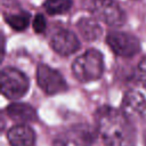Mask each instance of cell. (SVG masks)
<instances>
[{
    "instance_id": "5bb4252c",
    "label": "cell",
    "mask_w": 146,
    "mask_h": 146,
    "mask_svg": "<svg viewBox=\"0 0 146 146\" xmlns=\"http://www.w3.org/2000/svg\"><path fill=\"white\" fill-rule=\"evenodd\" d=\"M43 7L49 15H60L71 9L72 0H46Z\"/></svg>"
},
{
    "instance_id": "6da1fadb",
    "label": "cell",
    "mask_w": 146,
    "mask_h": 146,
    "mask_svg": "<svg viewBox=\"0 0 146 146\" xmlns=\"http://www.w3.org/2000/svg\"><path fill=\"white\" fill-rule=\"evenodd\" d=\"M96 130L104 146H135L136 130L122 111L104 105L95 113Z\"/></svg>"
},
{
    "instance_id": "7a4b0ae2",
    "label": "cell",
    "mask_w": 146,
    "mask_h": 146,
    "mask_svg": "<svg viewBox=\"0 0 146 146\" xmlns=\"http://www.w3.org/2000/svg\"><path fill=\"white\" fill-rule=\"evenodd\" d=\"M72 72L76 80L83 83L98 80L104 72V59L102 52L96 49L86 50L72 63Z\"/></svg>"
},
{
    "instance_id": "3957f363",
    "label": "cell",
    "mask_w": 146,
    "mask_h": 146,
    "mask_svg": "<svg viewBox=\"0 0 146 146\" xmlns=\"http://www.w3.org/2000/svg\"><path fill=\"white\" fill-rule=\"evenodd\" d=\"M97 135L90 125L78 123L60 131L54 138V146H92Z\"/></svg>"
},
{
    "instance_id": "4fadbf2b",
    "label": "cell",
    "mask_w": 146,
    "mask_h": 146,
    "mask_svg": "<svg viewBox=\"0 0 146 146\" xmlns=\"http://www.w3.org/2000/svg\"><path fill=\"white\" fill-rule=\"evenodd\" d=\"M6 22L10 25V27L15 31H24L30 23V14L26 11H19L16 14L5 15Z\"/></svg>"
},
{
    "instance_id": "5b68a950",
    "label": "cell",
    "mask_w": 146,
    "mask_h": 146,
    "mask_svg": "<svg viewBox=\"0 0 146 146\" xmlns=\"http://www.w3.org/2000/svg\"><path fill=\"white\" fill-rule=\"evenodd\" d=\"M91 11L97 19L110 26L119 27L125 23V13L114 0H94Z\"/></svg>"
},
{
    "instance_id": "277c9868",
    "label": "cell",
    "mask_w": 146,
    "mask_h": 146,
    "mask_svg": "<svg viewBox=\"0 0 146 146\" xmlns=\"http://www.w3.org/2000/svg\"><path fill=\"white\" fill-rule=\"evenodd\" d=\"M1 92L11 100L22 98L29 90L30 82L27 76L15 67H5L0 75Z\"/></svg>"
},
{
    "instance_id": "8992f818",
    "label": "cell",
    "mask_w": 146,
    "mask_h": 146,
    "mask_svg": "<svg viewBox=\"0 0 146 146\" xmlns=\"http://www.w3.org/2000/svg\"><path fill=\"white\" fill-rule=\"evenodd\" d=\"M38 86L47 95H56L67 90V83L63 75L46 64H39L35 73Z\"/></svg>"
},
{
    "instance_id": "9a60e30c",
    "label": "cell",
    "mask_w": 146,
    "mask_h": 146,
    "mask_svg": "<svg viewBox=\"0 0 146 146\" xmlns=\"http://www.w3.org/2000/svg\"><path fill=\"white\" fill-rule=\"evenodd\" d=\"M136 79L138 81V83L146 89V57L143 58L136 70Z\"/></svg>"
},
{
    "instance_id": "ac0fdd59",
    "label": "cell",
    "mask_w": 146,
    "mask_h": 146,
    "mask_svg": "<svg viewBox=\"0 0 146 146\" xmlns=\"http://www.w3.org/2000/svg\"><path fill=\"white\" fill-rule=\"evenodd\" d=\"M136 1H137V0H136Z\"/></svg>"
},
{
    "instance_id": "8fae6325",
    "label": "cell",
    "mask_w": 146,
    "mask_h": 146,
    "mask_svg": "<svg viewBox=\"0 0 146 146\" xmlns=\"http://www.w3.org/2000/svg\"><path fill=\"white\" fill-rule=\"evenodd\" d=\"M7 115L17 123H29L38 120V114L34 107L26 103H13L6 108Z\"/></svg>"
},
{
    "instance_id": "7c38bea8",
    "label": "cell",
    "mask_w": 146,
    "mask_h": 146,
    "mask_svg": "<svg viewBox=\"0 0 146 146\" xmlns=\"http://www.w3.org/2000/svg\"><path fill=\"white\" fill-rule=\"evenodd\" d=\"M76 27L82 38L87 41L97 40L103 32L97 19L94 17H81L76 23Z\"/></svg>"
},
{
    "instance_id": "52a82bcc",
    "label": "cell",
    "mask_w": 146,
    "mask_h": 146,
    "mask_svg": "<svg viewBox=\"0 0 146 146\" xmlns=\"http://www.w3.org/2000/svg\"><path fill=\"white\" fill-rule=\"evenodd\" d=\"M106 43L111 50L120 57H132L140 51L139 40L127 32L113 31L107 34Z\"/></svg>"
},
{
    "instance_id": "9c48e42d",
    "label": "cell",
    "mask_w": 146,
    "mask_h": 146,
    "mask_svg": "<svg viewBox=\"0 0 146 146\" xmlns=\"http://www.w3.org/2000/svg\"><path fill=\"white\" fill-rule=\"evenodd\" d=\"M121 110L131 119L137 117L146 122V98L136 90H128L122 99Z\"/></svg>"
},
{
    "instance_id": "30bf717a",
    "label": "cell",
    "mask_w": 146,
    "mask_h": 146,
    "mask_svg": "<svg viewBox=\"0 0 146 146\" xmlns=\"http://www.w3.org/2000/svg\"><path fill=\"white\" fill-rule=\"evenodd\" d=\"M7 138L10 146H34L35 132L24 123H17L7 131Z\"/></svg>"
},
{
    "instance_id": "ba28073f",
    "label": "cell",
    "mask_w": 146,
    "mask_h": 146,
    "mask_svg": "<svg viewBox=\"0 0 146 146\" xmlns=\"http://www.w3.org/2000/svg\"><path fill=\"white\" fill-rule=\"evenodd\" d=\"M50 46L58 55L70 56L78 51L80 48V41L72 31L58 29L50 36Z\"/></svg>"
},
{
    "instance_id": "2e32d148",
    "label": "cell",
    "mask_w": 146,
    "mask_h": 146,
    "mask_svg": "<svg viewBox=\"0 0 146 146\" xmlns=\"http://www.w3.org/2000/svg\"><path fill=\"white\" fill-rule=\"evenodd\" d=\"M46 26H47V22H46V18L42 14H36L33 18V29H34V32L36 33H42L44 30H46Z\"/></svg>"
},
{
    "instance_id": "e0dca14e",
    "label": "cell",
    "mask_w": 146,
    "mask_h": 146,
    "mask_svg": "<svg viewBox=\"0 0 146 146\" xmlns=\"http://www.w3.org/2000/svg\"><path fill=\"white\" fill-rule=\"evenodd\" d=\"M143 140H144V146H146V130L143 133Z\"/></svg>"
}]
</instances>
